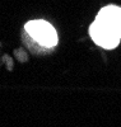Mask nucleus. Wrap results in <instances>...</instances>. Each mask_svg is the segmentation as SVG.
Segmentation results:
<instances>
[{"label": "nucleus", "mask_w": 121, "mask_h": 127, "mask_svg": "<svg viewBox=\"0 0 121 127\" xmlns=\"http://www.w3.org/2000/svg\"><path fill=\"white\" fill-rule=\"evenodd\" d=\"M24 31L35 39V42L46 48H52L58 45L59 39L56 31L46 20H31L24 26Z\"/></svg>", "instance_id": "1"}, {"label": "nucleus", "mask_w": 121, "mask_h": 127, "mask_svg": "<svg viewBox=\"0 0 121 127\" xmlns=\"http://www.w3.org/2000/svg\"><path fill=\"white\" fill-rule=\"evenodd\" d=\"M96 20L121 38V6L107 5L100 10Z\"/></svg>", "instance_id": "2"}, {"label": "nucleus", "mask_w": 121, "mask_h": 127, "mask_svg": "<svg viewBox=\"0 0 121 127\" xmlns=\"http://www.w3.org/2000/svg\"><path fill=\"white\" fill-rule=\"evenodd\" d=\"M89 34H91V38L94 41V43H97L98 46H101L103 48H107V50L115 48L121 41L120 37L114 34L111 31L107 29L100 22H97L96 19L89 27Z\"/></svg>", "instance_id": "3"}, {"label": "nucleus", "mask_w": 121, "mask_h": 127, "mask_svg": "<svg viewBox=\"0 0 121 127\" xmlns=\"http://www.w3.org/2000/svg\"><path fill=\"white\" fill-rule=\"evenodd\" d=\"M15 56H17V57L20 56V57H22V61H27V55H26L22 50H19V51L17 50V51H15Z\"/></svg>", "instance_id": "4"}]
</instances>
